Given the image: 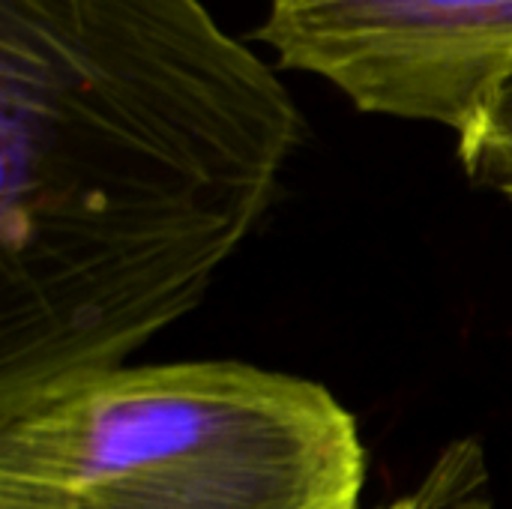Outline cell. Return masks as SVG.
<instances>
[{
  "label": "cell",
  "mask_w": 512,
  "mask_h": 509,
  "mask_svg": "<svg viewBox=\"0 0 512 509\" xmlns=\"http://www.w3.org/2000/svg\"><path fill=\"white\" fill-rule=\"evenodd\" d=\"M255 36L366 114L456 135L512 81V0H267Z\"/></svg>",
  "instance_id": "obj_3"
},
{
  "label": "cell",
  "mask_w": 512,
  "mask_h": 509,
  "mask_svg": "<svg viewBox=\"0 0 512 509\" xmlns=\"http://www.w3.org/2000/svg\"><path fill=\"white\" fill-rule=\"evenodd\" d=\"M300 141L204 0H0V411L189 315Z\"/></svg>",
  "instance_id": "obj_1"
},
{
  "label": "cell",
  "mask_w": 512,
  "mask_h": 509,
  "mask_svg": "<svg viewBox=\"0 0 512 509\" xmlns=\"http://www.w3.org/2000/svg\"><path fill=\"white\" fill-rule=\"evenodd\" d=\"M435 509H489V474L477 441L453 444L429 471Z\"/></svg>",
  "instance_id": "obj_5"
},
{
  "label": "cell",
  "mask_w": 512,
  "mask_h": 509,
  "mask_svg": "<svg viewBox=\"0 0 512 509\" xmlns=\"http://www.w3.org/2000/svg\"><path fill=\"white\" fill-rule=\"evenodd\" d=\"M378 509H435V489H432V480L426 477L411 495H405V498H399V501H393V504Z\"/></svg>",
  "instance_id": "obj_6"
},
{
  "label": "cell",
  "mask_w": 512,
  "mask_h": 509,
  "mask_svg": "<svg viewBox=\"0 0 512 509\" xmlns=\"http://www.w3.org/2000/svg\"><path fill=\"white\" fill-rule=\"evenodd\" d=\"M459 159L477 186L512 201V81L459 135Z\"/></svg>",
  "instance_id": "obj_4"
},
{
  "label": "cell",
  "mask_w": 512,
  "mask_h": 509,
  "mask_svg": "<svg viewBox=\"0 0 512 509\" xmlns=\"http://www.w3.org/2000/svg\"><path fill=\"white\" fill-rule=\"evenodd\" d=\"M366 447L318 381L114 366L0 414V509H360Z\"/></svg>",
  "instance_id": "obj_2"
}]
</instances>
